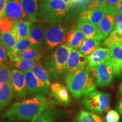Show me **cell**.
<instances>
[{
    "label": "cell",
    "mask_w": 122,
    "mask_h": 122,
    "mask_svg": "<svg viewBox=\"0 0 122 122\" xmlns=\"http://www.w3.org/2000/svg\"><path fill=\"white\" fill-rule=\"evenodd\" d=\"M46 96H36L11 105L2 117L10 122H33L44 111L51 107Z\"/></svg>",
    "instance_id": "6da1fadb"
},
{
    "label": "cell",
    "mask_w": 122,
    "mask_h": 122,
    "mask_svg": "<svg viewBox=\"0 0 122 122\" xmlns=\"http://www.w3.org/2000/svg\"><path fill=\"white\" fill-rule=\"evenodd\" d=\"M66 83L71 94L77 98L93 91L97 85L93 75L87 67L66 76Z\"/></svg>",
    "instance_id": "7a4b0ae2"
},
{
    "label": "cell",
    "mask_w": 122,
    "mask_h": 122,
    "mask_svg": "<svg viewBox=\"0 0 122 122\" xmlns=\"http://www.w3.org/2000/svg\"><path fill=\"white\" fill-rule=\"evenodd\" d=\"M72 48L66 43L61 44L53 52L44 57L43 66L51 77V80L58 79L65 73L68 56Z\"/></svg>",
    "instance_id": "3957f363"
},
{
    "label": "cell",
    "mask_w": 122,
    "mask_h": 122,
    "mask_svg": "<svg viewBox=\"0 0 122 122\" xmlns=\"http://www.w3.org/2000/svg\"><path fill=\"white\" fill-rule=\"evenodd\" d=\"M71 5L67 0L42 1L38 7V19L49 23L61 22Z\"/></svg>",
    "instance_id": "277c9868"
},
{
    "label": "cell",
    "mask_w": 122,
    "mask_h": 122,
    "mask_svg": "<svg viewBox=\"0 0 122 122\" xmlns=\"http://www.w3.org/2000/svg\"><path fill=\"white\" fill-rule=\"evenodd\" d=\"M68 30L67 25L60 22L50 23L46 25L44 40L46 48L51 49L66 42Z\"/></svg>",
    "instance_id": "5b68a950"
},
{
    "label": "cell",
    "mask_w": 122,
    "mask_h": 122,
    "mask_svg": "<svg viewBox=\"0 0 122 122\" xmlns=\"http://www.w3.org/2000/svg\"><path fill=\"white\" fill-rule=\"evenodd\" d=\"M110 96L109 93L93 90L83 99V103L86 109L94 113H102L109 109Z\"/></svg>",
    "instance_id": "8992f818"
},
{
    "label": "cell",
    "mask_w": 122,
    "mask_h": 122,
    "mask_svg": "<svg viewBox=\"0 0 122 122\" xmlns=\"http://www.w3.org/2000/svg\"><path fill=\"white\" fill-rule=\"evenodd\" d=\"M109 5L98 4L96 2L92 3L86 8L81 10L77 15V21L88 22L98 27L101 20L104 15Z\"/></svg>",
    "instance_id": "52a82bcc"
},
{
    "label": "cell",
    "mask_w": 122,
    "mask_h": 122,
    "mask_svg": "<svg viewBox=\"0 0 122 122\" xmlns=\"http://www.w3.org/2000/svg\"><path fill=\"white\" fill-rule=\"evenodd\" d=\"M90 70L95 79L96 84L101 87L110 84L115 76L113 67L110 58Z\"/></svg>",
    "instance_id": "ba28073f"
},
{
    "label": "cell",
    "mask_w": 122,
    "mask_h": 122,
    "mask_svg": "<svg viewBox=\"0 0 122 122\" xmlns=\"http://www.w3.org/2000/svg\"><path fill=\"white\" fill-rule=\"evenodd\" d=\"M27 93L30 97L46 96L49 93L50 86L44 83L36 76L31 70L24 71Z\"/></svg>",
    "instance_id": "9c48e42d"
},
{
    "label": "cell",
    "mask_w": 122,
    "mask_h": 122,
    "mask_svg": "<svg viewBox=\"0 0 122 122\" xmlns=\"http://www.w3.org/2000/svg\"><path fill=\"white\" fill-rule=\"evenodd\" d=\"M10 84L15 99L21 100L25 98L27 91L24 71L11 66Z\"/></svg>",
    "instance_id": "30bf717a"
},
{
    "label": "cell",
    "mask_w": 122,
    "mask_h": 122,
    "mask_svg": "<svg viewBox=\"0 0 122 122\" xmlns=\"http://www.w3.org/2000/svg\"><path fill=\"white\" fill-rule=\"evenodd\" d=\"M87 57L84 56L76 49L72 48L68 56L64 74L66 76L79 70L84 69L87 66Z\"/></svg>",
    "instance_id": "8fae6325"
},
{
    "label": "cell",
    "mask_w": 122,
    "mask_h": 122,
    "mask_svg": "<svg viewBox=\"0 0 122 122\" xmlns=\"http://www.w3.org/2000/svg\"><path fill=\"white\" fill-rule=\"evenodd\" d=\"M115 6H108L106 13L101 20L98 25V28L102 33L105 39L109 36L111 32H112L115 28Z\"/></svg>",
    "instance_id": "7c38bea8"
},
{
    "label": "cell",
    "mask_w": 122,
    "mask_h": 122,
    "mask_svg": "<svg viewBox=\"0 0 122 122\" xmlns=\"http://www.w3.org/2000/svg\"><path fill=\"white\" fill-rule=\"evenodd\" d=\"M5 16L13 21L28 19L20 0H8L6 7Z\"/></svg>",
    "instance_id": "4fadbf2b"
},
{
    "label": "cell",
    "mask_w": 122,
    "mask_h": 122,
    "mask_svg": "<svg viewBox=\"0 0 122 122\" xmlns=\"http://www.w3.org/2000/svg\"><path fill=\"white\" fill-rule=\"evenodd\" d=\"M7 52L12 62L24 59H40L42 56V51L40 47H32L18 52L13 51Z\"/></svg>",
    "instance_id": "5bb4252c"
},
{
    "label": "cell",
    "mask_w": 122,
    "mask_h": 122,
    "mask_svg": "<svg viewBox=\"0 0 122 122\" xmlns=\"http://www.w3.org/2000/svg\"><path fill=\"white\" fill-rule=\"evenodd\" d=\"M50 88L51 96L58 102L66 106L70 104V95L67 88L65 85L59 83H54L50 85Z\"/></svg>",
    "instance_id": "9a60e30c"
},
{
    "label": "cell",
    "mask_w": 122,
    "mask_h": 122,
    "mask_svg": "<svg viewBox=\"0 0 122 122\" xmlns=\"http://www.w3.org/2000/svg\"><path fill=\"white\" fill-rule=\"evenodd\" d=\"M108 49L99 48L87 57V68L89 70L106 62L110 58Z\"/></svg>",
    "instance_id": "2e32d148"
},
{
    "label": "cell",
    "mask_w": 122,
    "mask_h": 122,
    "mask_svg": "<svg viewBox=\"0 0 122 122\" xmlns=\"http://www.w3.org/2000/svg\"><path fill=\"white\" fill-rule=\"evenodd\" d=\"M45 27L37 22H32L30 26L29 38L35 47H41L44 42Z\"/></svg>",
    "instance_id": "e0dca14e"
},
{
    "label": "cell",
    "mask_w": 122,
    "mask_h": 122,
    "mask_svg": "<svg viewBox=\"0 0 122 122\" xmlns=\"http://www.w3.org/2000/svg\"><path fill=\"white\" fill-rule=\"evenodd\" d=\"M85 38L84 35L78 27L74 25L68 30L66 38V44L73 49L80 48Z\"/></svg>",
    "instance_id": "ac0fdd59"
},
{
    "label": "cell",
    "mask_w": 122,
    "mask_h": 122,
    "mask_svg": "<svg viewBox=\"0 0 122 122\" xmlns=\"http://www.w3.org/2000/svg\"><path fill=\"white\" fill-rule=\"evenodd\" d=\"M84 35L86 39L102 40L104 36L101 32L98 27L88 22H79L77 25Z\"/></svg>",
    "instance_id": "d6986e66"
},
{
    "label": "cell",
    "mask_w": 122,
    "mask_h": 122,
    "mask_svg": "<svg viewBox=\"0 0 122 122\" xmlns=\"http://www.w3.org/2000/svg\"><path fill=\"white\" fill-rule=\"evenodd\" d=\"M32 23L31 21L27 20L14 21L11 31L17 37L18 41L29 37Z\"/></svg>",
    "instance_id": "ffe728a7"
},
{
    "label": "cell",
    "mask_w": 122,
    "mask_h": 122,
    "mask_svg": "<svg viewBox=\"0 0 122 122\" xmlns=\"http://www.w3.org/2000/svg\"><path fill=\"white\" fill-rule=\"evenodd\" d=\"M13 92L10 83H5L0 87V110L9 106L13 100Z\"/></svg>",
    "instance_id": "44dd1931"
},
{
    "label": "cell",
    "mask_w": 122,
    "mask_h": 122,
    "mask_svg": "<svg viewBox=\"0 0 122 122\" xmlns=\"http://www.w3.org/2000/svg\"><path fill=\"white\" fill-rule=\"evenodd\" d=\"M29 20L32 22L37 21L38 6L37 0H20Z\"/></svg>",
    "instance_id": "7402d4cb"
},
{
    "label": "cell",
    "mask_w": 122,
    "mask_h": 122,
    "mask_svg": "<svg viewBox=\"0 0 122 122\" xmlns=\"http://www.w3.org/2000/svg\"><path fill=\"white\" fill-rule=\"evenodd\" d=\"M17 41V37L11 30L9 32H0V44L7 51H13Z\"/></svg>",
    "instance_id": "603a6c76"
},
{
    "label": "cell",
    "mask_w": 122,
    "mask_h": 122,
    "mask_svg": "<svg viewBox=\"0 0 122 122\" xmlns=\"http://www.w3.org/2000/svg\"><path fill=\"white\" fill-rule=\"evenodd\" d=\"M101 40L86 39L79 48V51L84 56L89 55L99 48Z\"/></svg>",
    "instance_id": "cb8c5ba5"
},
{
    "label": "cell",
    "mask_w": 122,
    "mask_h": 122,
    "mask_svg": "<svg viewBox=\"0 0 122 122\" xmlns=\"http://www.w3.org/2000/svg\"><path fill=\"white\" fill-rule=\"evenodd\" d=\"M61 115V113L58 110L51 107L44 111L33 122H57Z\"/></svg>",
    "instance_id": "d4e9b609"
},
{
    "label": "cell",
    "mask_w": 122,
    "mask_h": 122,
    "mask_svg": "<svg viewBox=\"0 0 122 122\" xmlns=\"http://www.w3.org/2000/svg\"><path fill=\"white\" fill-rule=\"evenodd\" d=\"M31 70L38 78L50 86L51 85L50 81L51 80V78L49 74L47 72L41 62H39L36 64L32 68Z\"/></svg>",
    "instance_id": "484cf974"
},
{
    "label": "cell",
    "mask_w": 122,
    "mask_h": 122,
    "mask_svg": "<svg viewBox=\"0 0 122 122\" xmlns=\"http://www.w3.org/2000/svg\"><path fill=\"white\" fill-rule=\"evenodd\" d=\"M75 122H105L100 116L94 112L81 111L76 115Z\"/></svg>",
    "instance_id": "4316f807"
},
{
    "label": "cell",
    "mask_w": 122,
    "mask_h": 122,
    "mask_svg": "<svg viewBox=\"0 0 122 122\" xmlns=\"http://www.w3.org/2000/svg\"><path fill=\"white\" fill-rule=\"evenodd\" d=\"M40 61V59H24L12 62L11 66L21 71H26L31 70L34 66Z\"/></svg>",
    "instance_id": "83f0119b"
},
{
    "label": "cell",
    "mask_w": 122,
    "mask_h": 122,
    "mask_svg": "<svg viewBox=\"0 0 122 122\" xmlns=\"http://www.w3.org/2000/svg\"><path fill=\"white\" fill-rule=\"evenodd\" d=\"M110 57L119 61H122V45L112 42L109 46Z\"/></svg>",
    "instance_id": "f1b7e54d"
},
{
    "label": "cell",
    "mask_w": 122,
    "mask_h": 122,
    "mask_svg": "<svg viewBox=\"0 0 122 122\" xmlns=\"http://www.w3.org/2000/svg\"><path fill=\"white\" fill-rule=\"evenodd\" d=\"M112 42H115L116 44L122 45V36L115 30L111 32L107 39L102 42V46L105 48H107L109 47V46Z\"/></svg>",
    "instance_id": "f546056e"
},
{
    "label": "cell",
    "mask_w": 122,
    "mask_h": 122,
    "mask_svg": "<svg viewBox=\"0 0 122 122\" xmlns=\"http://www.w3.org/2000/svg\"><path fill=\"white\" fill-rule=\"evenodd\" d=\"M35 47L32 43L30 38H25V39H20L16 42L14 49L13 51L14 52H18L23 50H26L27 49Z\"/></svg>",
    "instance_id": "4dcf8cb0"
},
{
    "label": "cell",
    "mask_w": 122,
    "mask_h": 122,
    "mask_svg": "<svg viewBox=\"0 0 122 122\" xmlns=\"http://www.w3.org/2000/svg\"><path fill=\"white\" fill-rule=\"evenodd\" d=\"M11 66L6 67L0 66V87L5 83H10Z\"/></svg>",
    "instance_id": "1f68e13d"
},
{
    "label": "cell",
    "mask_w": 122,
    "mask_h": 122,
    "mask_svg": "<svg viewBox=\"0 0 122 122\" xmlns=\"http://www.w3.org/2000/svg\"><path fill=\"white\" fill-rule=\"evenodd\" d=\"M14 23V21L6 16L0 18V32L11 31Z\"/></svg>",
    "instance_id": "d6a6232c"
},
{
    "label": "cell",
    "mask_w": 122,
    "mask_h": 122,
    "mask_svg": "<svg viewBox=\"0 0 122 122\" xmlns=\"http://www.w3.org/2000/svg\"><path fill=\"white\" fill-rule=\"evenodd\" d=\"M12 62L9 58L7 52L3 46L0 44V66H11Z\"/></svg>",
    "instance_id": "836d02e7"
},
{
    "label": "cell",
    "mask_w": 122,
    "mask_h": 122,
    "mask_svg": "<svg viewBox=\"0 0 122 122\" xmlns=\"http://www.w3.org/2000/svg\"><path fill=\"white\" fill-rule=\"evenodd\" d=\"M110 59L113 67L115 76H117L119 78L122 79V61L116 60L111 57L110 58Z\"/></svg>",
    "instance_id": "e575fe53"
},
{
    "label": "cell",
    "mask_w": 122,
    "mask_h": 122,
    "mask_svg": "<svg viewBox=\"0 0 122 122\" xmlns=\"http://www.w3.org/2000/svg\"><path fill=\"white\" fill-rule=\"evenodd\" d=\"M106 122H119L120 115L117 111L111 110L108 111L106 115Z\"/></svg>",
    "instance_id": "d590c367"
},
{
    "label": "cell",
    "mask_w": 122,
    "mask_h": 122,
    "mask_svg": "<svg viewBox=\"0 0 122 122\" xmlns=\"http://www.w3.org/2000/svg\"><path fill=\"white\" fill-rule=\"evenodd\" d=\"M8 0H0V18L5 15L6 7Z\"/></svg>",
    "instance_id": "8d00e7d4"
},
{
    "label": "cell",
    "mask_w": 122,
    "mask_h": 122,
    "mask_svg": "<svg viewBox=\"0 0 122 122\" xmlns=\"http://www.w3.org/2000/svg\"><path fill=\"white\" fill-rule=\"evenodd\" d=\"M120 23H122V13H117V12H116L115 19V25Z\"/></svg>",
    "instance_id": "74e56055"
},
{
    "label": "cell",
    "mask_w": 122,
    "mask_h": 122,
    "mask_svg": "<svg viewBox=\"0 0 122 122\" xmlns=\"http://www.w3.org/2000/svg\"><path fill=\"white\" fill-rule=\"evenodd\" d=\"M114 30L117 31V32L119 33V34L122 36V23H120L115 25Z\"/></svg>",
    "instance_id": "f35d334b"
},
{
    "label": "cell",
    "mask_w": 122,
    "mask_h": 122,
    "mask_svg": "<svg viewBox=\"0 0 122 122\" xmlns=\"http://www.w3.org/2000/svg\"><path fill=\"white\" fill-rule=\"evenodd\" d=\"M117 109L118 112L122 115V97L119 99L117 105Z\"/></svg>",
    "instance_id": "ab89813d"
},
{
    "label": "cell",
    "mask_w": 122,
    "mask_h": 122,
    "mask_svg": "<svg viewBox=\"0 0 122 122\" xmlns=\"http://www.w3.org/2000/svg\"><path fill=\"white\" fill-rule=\"evenodd\" d=\"M115 11L117 13H122V0L120 1L118 4L115 6Z\"/></svg>",
    "instance_id": "60d3db41"
},
{
    "label": "cell",
    "mask_w": 122,
    "mask_h": 122,
    "mask_svg": "<svg viewBox=\"0 0 122 122\" xmlns=\"http://www.w3.org/2000/svg\"><path fill=\"white\" fill-rule=\"evenodd\" d=\"M120 1L121 0H107V4H109V5L116 6L119 3Z\"/></svg>",
    "instance_id": "b9f144b4"
},
{
    "label": "cell",
    "mask_w": 122,
    "mask_h": 122,
    "mask_svg": "<svg viewBox=\"0 0 122 122\" xmlns=\"http://www.w3.org/2000/svg\"><path fill=\"white\" fill-rule=\"evenodd\" d=\"M93 1L94 2H96V4H107V3H106L107 0H93Z\"/></svg>",
    "instance_id": "7bdbcfd3"
},
{
    "label": "cell",
    "mask_w": 122,
    "mask_h": 122,
    "mask_svg": "<svg viewBox=\"0 0 122 122\" xmlns=\"http://www.w3.org/2000/svg\"><path fill=\"white\" fill-rule=\"evenodd\" d=\"M119 93L121 96H122V83L120 84V86H119Z\"/></svg>",
    "instance_id": "ee69618b"
},
{
    "label": "cell",
    "mask_w": 122,
    "mask_h": 122,
    "mask_svg": "<svg viewBox=\"0 0 122 122\" xmlns=\"http://www.w3.org/2000/svg\"><path fill=\"white\" fill-rule=\"evenodd\" d=\"M67 1H70V2H71V3H72V2L74 0H67Z\"/></svg>",
    "instance_id": "f6af8a7d"
},
{
    "label": "cell",
    "mask_w": 122,
    "mask_h": 122,
    "mask_svg": "<svg viewBox=\"0 0 122 122\" xmlns=\"http://www.w3.org/2000/svg\"><path fill=\"white\" fill-rule=\"evenodd\" d=\"M0 122H5V121H4V120L0 119Z\"/></svg>",
    "instance_id": "bcb514c9"
},
{
    "label": "cell",
    "mask_w": 122,
    "mask_h": 122,
    "mask_svg": "<svg viewBox=\"0 0 122 122\" xmlns=\"http://www.w3.org/2000/svg\"><path fill=\"white\" fill-rule=\"evenodd\" d=\"M42 1H48V0H42Z\"/></svg>",
    "instance_id": "7dc6e473"
}]
</instances>
